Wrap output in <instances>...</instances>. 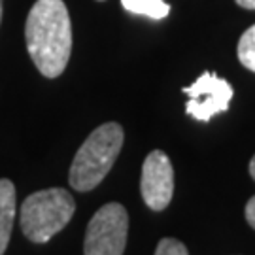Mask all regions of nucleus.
Here are the masks:
<instances>
[{
    "label": "nucleus",
    "instance_id": "nucleus-1",
    "mask_svg": "<svg viewBox=\"0 0 255 255\" xmlns=\"http://www.w3.org/2000/svg\"><path fill=\"white\" fill-rule=\"evenodd\" d=\"M28 55L42 76L59 78L72 53V23L63 0H36L25 25Z\"/></svg>",
    "mask_w": 255,
    "mask_h": 255
},
{
    "label": "nucleus",
    "instance_id": "nucleus-2",
    "mask_svg": "<svg viewBox=\"0 0 255 255\" xmlns=\"http://www.w3.org/2000/svg\"><path fill=\"white\" fill-rule=\"evenodd\" d=\"M123 128L119 123L97 127L74 157L68 182L76 191H91L106 178L123 146Z\"/></svg>",
    "mask_w": 255,
    "mask_h": 255
},
{
    "label": "nucleus",
    "instance_id": "nucleus-3",
    "mask_svg": "<svg viewBox=\"0 0 255 255\" xmlns=\"http://www.w3.org/2000/svg\"><path fill=\"white\" fill-rule=\"evenodd\" d=\"M74 210L76 202L66 189L51 187L32 193L21 206V231L28 240L46 244L68 225Z\"/></svg>",
    "mask_w": 255,
    "mask_h": 255
},
{
    "label": "nucleus",
    "instance_id": "nucleus-4",
    "mask_svg": "<svg viewBox=\"0 0 255 255\" xmlns=\"http://www.w3.org/2000/svg\"><path fill=\"white\" fill-rule=\"evenodd\" d=\"M128 214L119 202H108L91 218L85 233V255H123L127 246Z\"/></svg>",
    "mask_w": 255,
    "mask_h": 255
},
{
    "label": "nucleus",
    "instance_id": "nucleus-5",
    "mask_svg": "<svg viewBox=\"0 0 255 255\" xmlns=\"http://www.w3.org/2000/svg\"><path fill=\"white\" fill-rule=\"evenodd\" d=\"M182 91L189 97L185 112L204 123L221 112H227L229 102L233 99L231 83L218 78L214 72H204L199 80H195V83L183 87Z\"/></svg>",
    "mask_w": 255,
    "mask_h": 255
},
{
    "label": "nucleus",
    "instance_id": "nucleus-6",
    "mask_svg": "<svg viewBox=\"0 0 255 255\" xmlns=\"http://www.w3.org/2000/svg\"><path fill=\"white\" fill-rule=\"evenodd\" d=\"M142 199L149 210H164L174 195V168L164 151L155 149L146 157L142 164V180H140Z\"/></svg>",
    "mask_w": 255,
    "mask_h": 255
},
{
    "label": "nucleus",
    "instance_id": "nucleus-7",
    "mask_svg": "<svg viewBox=\"0 0 255 255\" xmlns=\"http://www.w3.org/2000/svg\"><path fill=\"white\" fill-rule=\"evenodd\" d=\"M15 219V187L9 180H0V255L8 248Z\"/></svg>",
    "mask_w": 255,
    "mask_h": 255
},
{
    "label": "nucleus",
    "instance_id": "nucleus-8",
    "mask_svg": "<svg viewBox=\"0 0 255 255\" xmlns=\"http://www.w3.org/2000/svg\"><path fill=\"white\" fill-rule=\"evenodd\" d=\"M123 8L134 13V15H144L149 19H164L170 13V6L164 0H121Z\"/></svg>",
    "mask_w": 255,
    "mask_h": 255
},
{
    "label": "nucleus",
    "instance_id": "nucleus-9",
    "mask_svg": "<svg viewBox=\"0 0 255 255\" xmlns=\"http://www.w3.org/2000/svg\"><path fill=\"white\" fill-rule=\"evenodd\" d=\"M238 61L248 70L255 72V25L248 28L246 32L238 40Z\"/></svg>",
    "mask_w": 255,
    "mask_h": 255
},
{
    "label": "nucleus",
    "instance_id": "nucleus-10",
    "mask_svg": "<svg viewBox=\"0 0 255 255\" xmlns=\"http://www.w3.org/2000/svg\"><path fill=\"white\" fill-rule=\"evenodd\" d=\"M155 255H189L187 248L183 246L180 240L176 238H163L159 240Z\"/></svg>",
    "mask_w": 255,
    "mask_h": 255
},
{
    "label": "nucleus",
    "instance_id": "nucleus-11",
    "mask_svg": "<svg viewBox=\"0 0 255 255\" xmlns=\"http://www.w3.org/2000/svg\"><path fill=\"white\" fill-rule=\"evenodd\" d=\"M246 221L255 229V195L248 201V204H246Z\"/></svg>",
    "mask_w": 255,
    "mask_h": 255
},
{
    "label": "nucleus",
    "instance_id": "nucleus-12",
    "mask_svg": "<svg viewBox=\"0 0 255 255\" xmlns=\"http://www.w3.org/2000/svg\"><path fill=\"white\" fill-rule=\"evenodd\" d=\"M235 2L244 9H255V0H235Z\"/></svg>",
    "mask_w": 255,
    "mask_h": 255
},
{
    "label": "nucleus",
    "instance_id": "nucleus-13",
    "mask_svg": "<svg viewBox=\"0 0 255 255\" xmlns=\"http://www.w3.org/2000/svg\"><path fill=\"white\" fill-rule=\"evenodd\" d=\"M250 174H252V178L255 180V155L252 157V161H250Z\"/></svg>",
    "mask_w": 255,
    "mask_h": 255
},
{
    "label": "nucleus",
    "instance_id": "nucleus-14",
    "mask_svg": "<svg viewBox=\"0 0 255 255\" xmlns=\"http://www.w3.org/2000/svg\"><path fill=\"white\" fill-rule=\"evenodd\" d=\"M0 21H2V0H0Z\"/></svg>",
    "mask_w": 255,
    "mask_h": 255
},
{
    "label": "nucleus",
    "instance_id": "nucleus-15",
    "mask_svg": "<svg viewBox=\"0 0 255 255\" xmlns=\"http://www.w3.org/2000/svg\"><path fill=\"white\" fill-rule=\"evenodd\" d=\"M99 2H104V0H99Z\"/></svg>",
    "mask_w": 255,
    "mask_h": 255
}]
</instances>
